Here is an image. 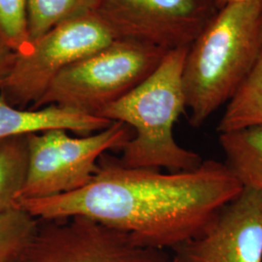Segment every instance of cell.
Returning a JSON list of instances; mask_svg holds the SVG:
<instances>
[{
    "label": "cell",
    "instance_id": "obj_4",
    "mask_svg": "<svg viewBox=\"0 0 262 262\" xmlns=\"http://www.w3.org/2000/svg\"><path fill=\"white\" fill-rule=\"evenodd\" d=\"M167 53L147 43L117 38L66 67L30 109L57 105L99 117L148 78Z\"/></svg>",
    "mask_w": 262,
    "mask_h": 262
},
{
    "label": "cell",
    "instance_id": "obj_16",
    "mask_svg": "<svg viewBox=\"0 0 262 262\" xmlns=\"http://www.w3.org/2000/svg\"><path fill=\"white\" fill-rule=\"evenodd\" d=\"M0 39L14 53L30 44L28 0H0Z\"/></svg>",
    "mask_w": 262,
    "mask_h": 262
},
{
    "label": "cell",
    "instance_id": "obj_2",
    "mask_svg": "<svg viewBox=\"0 0 262 262\" xmlns=\"http://www.w3.org/2000/svg\"><path fill=\"white\" fill-rule=\"evenodd\" d=\"M261 51L262 0H235L216 10L189 46L184 66L192 126L229 101Z\"/></svg>",
    "mask_w": 262,
    "mask_h": 262
},
{
    "label": "cell",
    "instance_id": "obj_12",
    "mask_svg": "<svg viewBox=\"0 0 262 262\" xmlns=\"http://www.w3.org/2000/svg\"><path fill=\"white\" fill-rule=\"evenodd\" d=\"M262 126V51L229 99L216 131L226 133Z\"/></svg>",
    "mask_w": 262,
    "mask_h": 262
},
{
    "label": "cell",
    "instance_id": "obj_6",
    "mask_svg": "<svg viewBox=\"0 0 262 262\" xmlns=\"http://www.w3.org/2000/svg\"><path fill=\"white\" fill-rule=\"evenodd\" d=\"M115 39L111 28L96 12L66 20L14 54L0 94L14 107L31 108L66 67Z\"/></svg>",
    "mask_w": 262,
    "mask_h": 262
},
{
    "label": "cell",
    "instance_id": "obj_15",
    "mask_svg": "<svg viewBox=\"0 0 262 262\" xmlns=\"http://www.w3.org/2000/svg\"><path fill=\"white\" fill-rule=\"evenodd\" d=\"M39 220L13 208L0 213V262H15L37 231Z\"/></svg>",
    "mask_w": 262,
    "mask_h": 262
},
{
    "label": "cell",
    "instance_id": "obj_11",
    "mask_svg": "<svg viewBox=\"0 0 262 262\" xmlns=\"http://www.w3.org/2000/svg\"><path fill=\"white\" fill-rule=\"evenodd\" d=\"M225 164L243 187L262 192V126L221 133Z\"/></svg>",
    "mask_w": 262,
    "mask_h": 262
},
{
    "label": "cell",
    "instance_id": "obj_17",
    "mask_svg": "<svg viewBox=\"0 0 262 262\" xmlns=\"http://www.w3.org/2000/svg\"><path fill=\"white\" fill-rule=\"evenodd\" d=\"M14 52L0 39V92L13 61Z\"/></svg>",
    "mask_w": 262,
    "mask_h": 262
},
{
    "label": "cell",
    "instance_id": "obj_10",
    "mask_svg": "<svg viewBox=\"0 0 262 262\" xmlns=\"http://www.w3.org/2000/svg\"><path fill=\"white\" fill-rule=\"evenodd\" d=\"M113 122L101 117L49 105L39 109H20L10 105L0 94V139L52 129L89 135L107 128Z\"/></svg>",
    "mask_w": 262,
    "mask_h": 262
},
{
    "label": "cell",
    "instance_id": "obj_18",
    "mask_svg": "<svg viewBox=\"0 0 262 262\" xmlns=\"http://www.w3.org/2000/svg\"><path fill=\"white\" fill-rule=\"evenodd\" d=\"M232 1H235V0H214L216 9L222 8L224 5L227 4V3H229V2H232Z\"/></svg>",
    "mask_w": 262,
    "mask_h": 262
},
{
    "label": "cell",
    "instance_id": "obj_13",
    "mask_svg": "<svg viewBox=\"0 0 262 262\" xmlns=\"http://www.w3.org/2000/svg\"><path fill=\"white\" fill-rule=\"evenodd\" d=\"M28 166V135L0 139V213L13 209Z\"/></svg>",
    "mask_w": 262,
    "mask_h": 262
},
{
    "label": "cell",
    "instance_id": "obj_9",
    "mask_svg": "<svg viewBox=\"0 0 262 262\" xmlns=\"http://www.w3.org/2000/svg\"><path fill=\"white\" fill-rule=\"evenodd\" d=\"M172 251L174 262H262V192L244 187L203 234Z\"/></svg>",
    "mask_w": 262,
    "mask_h": 262
},
{
    "label": "cell",
    "instance_id": "obj_7",
    "mask_svg": "<svg viewBox=\"0 0 262 262\" xmlns=\"http://www.w3.org/2000/svg\"><path fill=\"white\" fill-rule=\"evenodd\" d=\"M15 262H174L165 250L84 215L39 220L37 231Z\"/></svg>",
    "mask_w": 262,
    "mask_h": 262
},
{
    "label": "cell",
    "instance_id": "obj_1",
    "mask_svg": "<svg viewBox=\"0 0 262 262\" xmlns=\"http://www.w3.org/2000/svg\"><path fill=\"white\" fill-rule=\"evenodd\" d=\"M100 159L98 171L84 187L16 200L13 208L38 220L84 215L128 233L144 246L173 250L203 234L244 188L225 162L213 159L194 170L160 173Z\"/></svg>",
    "mask_w": 262,
    "mask_h": 262
},
{
    "label": "cell",
    "instance_id": "obj_8",
    "mask_svg": "<svg viewBox=\"0 0 262 262\" xmlns=\"http://www.w3.org/2000/svg\"><path fill=\"white\" fill-rule=\"evenodd\" d=\"M216 10L214 0H100L96 13L116 37L169 52L189 47Z\"/></svg>",
    "mask_w": 262,
    "mask_h": 262
},
{
    "label": "cell",
    "instance_id": "obj_5",
    "mask_svg": "<svg viewBox=\"0 0 262 262\" xmlns=\"http://www.w3.org/2000/svg\"><path fill=\"white\" fill-rule=\"evenodd\" d=\"M133 136L132 128L120 122L79 138L64 129L29 134L28 174L16 200L56 196L84 187L98 171L97 160L104 152L122 149Z\"/></svg>",
    "mask_w": 262,
    "mask_h": 262
},
{
    "label": "cell",
    "instance_id": "obj_14",
    "mask_svg": "<svg viewBox=\"0 0 262 262\" xmlns=\"http://www.w3.org/2000/svg\"><path fill=\"white\" fill-rule=\"evenodd\" d=\"M100 0H28L30 40L69 19L98 9Z\"/></svg>",
    "mask_w": 262,
    "mask_h": 262
},
{
    "label": "cell",
    "instance_id": "obj_3",
    "mask_svg": "<svg viewBox=\"0 0 262 262\" xmlns=\"http://www.w3.org/2000/svg\"><path fill=\"white\" fill-rule=\"evenodd\" d=\"M188 49L169 51L148 78L100 114L134 132L118 159L123 166L182 172L202 164V158L180 146L173 135L175 122L187 108L183 72Z\"/></svg>",
    "mask_w": 262,
    "mask_h": 262
}]
</instances>
